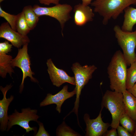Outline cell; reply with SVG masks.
Masks as SVG:
<instances>
[{
  "label": "cell",
  "mask_w": 136,
  "mask_h": 136,
  "mask_svg": "<svg viewBox=\"0 0 136 136\" xmlns=\"http://www.w3.org/2000/svg\"><path fill=\"white\" fill-rule=\"evenodd\" d=\"M125 113L133 120H136V97L126 90L122 93Z\"/></svg>",
  "instance_id": "cell-15"
},
{
  "label": "cell",
  "mask_w": 136,
  "mask_h": 136,
  "mask_svg": "<svg viewBox=\"0 0 136 136\" xmlns=\"http://www.w3.org/2000/svg\"><path fill=\"white\" fill-rule=\"evenodd\" d=\"M41 4L49 5L53 4L56 5L58 4L60 0H38Z\"/></svg>",
  "instance_id": "cell-27"
},
{
  "label": "cell",
  "mask_w": 136,
  "mask_h": 136,
  "mask_svg": "<svg viewBox=\"0 0 136 136\" xmlns=\"http://www.w3.org/2000/svg\"><path fill=\"white\" fill-rule=\"evenodd\" d=\"M127 90L136 97V82L131 88Z\"/></svg>",
  "instance_id": "cell-29"
},
{
  "label": "cell",
  "mask_w": 136,
  "mask_h": 136,
  "mask_svg": "<svg viewBox=\"0 0 136 136\" xmlns=\"http://www.w3.org/2000/svg\"><path fill=\"white\" fill-rule=\"evenodd\" d=\"M111 113L112 121L110 126L117 128L119 125L121 115L125 113L122 93L114 91L107 90L103 96L101 104Z\"/></svg>",
  "instance_id": "cell-4"
},
{
  "label": "cell",
  "mask_w": 136,
  "mask_h": 136,
  "mask_svg": "<svg viewBox=\"0 0 136 136\" xmlns=\"http://www.w3.org/2000/svg\"><path fill=\"white\" fill-rule=\"evenodd\" d=\"M56 135L57 136H81L79 133L67 125L64 121L57 127L56 130Z\"/></svg>",
  "instance_id": "cell-22"
},
{
  "label": "cell",
  "mask_w": 136,
  "mask_h": 136,
  "mask_svg": "<svg viewBox=\"0 0 136 136\" xmlns=\"http://www.w3.org/2000/svg\"><path fill=\"white\" fill-rule=\"evenodd\" d=\"M68 86L65 85L58 93L54 95L50 93L47 94L45 98L40 103V107H42L53 104L56 105V109L60 113L61 106L64 101L76 94V90L75 88L71 92L68 90Z\"/></svg>",
  "instance_id": "cell-12"
},
{
  "label": "cell",
  "mask_w": 136,
  "mask_h": 136,
  "mask_svg": "<svg viewBox=\"0 0 136 136\" xmlns=\"http://www.w3.org/2000/svg\"><path fill=\"white\" fill-rule=\"evenodd\" d=\"M12 45L9 43L8 41L0 43V53H7L11 50Z\"/></svg>",
  "instance_id": "cell-24"
},
{
  "label": "cell",
  "mask_w": 136,
  "mask_h": 136,
  "mask_svg": "<svg viewBox=\"0 0 136 136\" xmlns=\"http://www.w3.org/2000/svg\"><path fill=\"white\" fill-rule=\"evenodd\" d=\"M116 128H112V129L107 131L104 134L103 136H117L118 135L116 131Z\"/></svg>",
  "instance_id": "cell-28"
},
{
  "label": "cell",
  "mask_w": 136,
  "mask_h": 136,
  "mask_svg": "<svg viewBox=\"0 0 136 136\" xmlns=\"http://www.w3.org/2000/svg\"><path fill=\"white\" fill-rule=\"evenodd\" d=\"M136 82V61L132 63L127 69L126 81V88H131Z\"/></svg>",
  "instance_id": "cell-21"
},
{
  "label": "cell",
  "mask_w": 136,
  "mask_h": 136,
  "mask_svg": "<svg viewBox=\"0 0 136 136\" xmlns=\"http://www.w3.org/2000/svg\"><path fill=\"white\" fill-rule=\"evenodd\" d=\"M11 84L7 85L5 87L1 86L0 89L3 95V98L0 100V129L2 131L7 130L8 122V111L10 103L14 98V96L11 95L9 98H7L6 94L8 91L12 87Z\"/></svg>",
  "instance_id": "cell-13"
},
{
  "label": "cell",
  "mask_w": 136,
  "mask_h": 136,
  "mask_svg": "<svg viewBox=\"0 0 136 136\" xmlns=\"http://www.w3.org/2000/svg\"><path fill=\"white\" fill-rule=\"evenodd\" d=\"M46 64L47 71L54 85L59 87L65 83L75 85L74 77L69 76L64 70L57 67L51 58L47 60Z\"/></svg>",
  "instance_id": "cell-10"
},
{
  "label": "cell",
  "mask_w": 136,
  "mask_h": 136,
  "mask_svg": "<svg viewBox=\"0 0 136 136\" xmlns=\"http://www.w3.org/2000/svg\"><path fill=\"white\" fill-rule=\"evenodd\" d=\"M33 8L34 11L39 17L47 16L56 19L60 24L62 32L65 24L71 18L70 13L73 8L70 5L59 4L52 7H44L35 5Z\"/></svg>",
  "instance_id": "cell-6"
},
{
  "label": "cell",
  "mask_w": 136,
  "mask_h": 136,
  "mask_svg": "<svg viewBox=\"0 0 136 136\" xmlns=\"http://www.w3.org/2000/svg\"><path fill=\"white\" fill-rule=\"evenodd\" d=\"M22 11L28 26L31 30L33 29L39 20V17L34 11L33 7L30 5L25 6Z\"/></svg>",
  "instance_id": "cell-18"
},
{
  "label": "cell",
  "mask_w": 136,
  "mask_h": 136,
  "mask_svg": "<svg viewBox=\"0 0 136 136\" xmlns=\"http://www.w3.org/2000/svg\"><path fill=\"white\" fill-rule=\"evenodd\" d=\"M4 0H0V3H1Z\"/></svg>",
  "instance_id": "cell-32"
},
{
  "label": "cell",
  "mask_w": 136,
  "mask_h": 136,
  "mask_svg": "<svg viewBox=\"0 0 136 136\" xmlns=\"http://www.w3.org/2000/svg\"><path fill=\"white\" fill-rule=\"evenodd\" d=\"M101 109L98 116L95 119H91L88 114L86 113L84 119L86 124V136H101L107 131L110 124L104 122L101 117Z\"/></svg>",
  "instance_id": "cell-9"
},
{
  "label": "cell",
  "mask_w": 136,
  "mask_h": 136,
  "mask_svg": "<svg viewBox=\"0 0 136 136\" xmlns=\"http://www.w3.org/2000/svg\"><path fill=\"white\" fill-rule=\"evenodd\" d=\"M71 69L74 73L75 80L76 98L73 109L67 116L74 112L76 115L77 121H79L78 109L81 91L89 80L92 78V74L97 67L94 65H85L82 66L79 62H76L72 64Z\"/></svg>",
  "instance_id": "cell-3"
},
{
  "label": "cell",
  "mask_w": 136,
  "mask_h": 136,
  "mask_svg": "<svg viewBox=\"0 0 136 136\" xmlns=\"http://www.w3.org/2000/svg\"><path fill=\"white\" fill-rule=\"evenodd\" d=\"M135 59H136V54H135Z\"/></svg>",
  "instance_id": "cell-33"
},
{
  "label": "cell",
  "mask_w": 136,
  "mask_h": 136,
  "mask_svg": "<svg viewBox=\"0 0 136 136\" xmlns=\"http://www.w3.org/2000/svg\"><path fill=\"white\" fill-rule=\"evenodd\" d=\"M82 4L85 6H88L91 4L92 0H81Z\"/></svg>",
  "instance_id": "cell-30"
},
{
  "label": "cell",
  "mask_w": 136,
  "mask_h": 136,
  "mask_svg": "<svg viewBox=\"0 0 136 136\" xmlns=\"http://www.w3.org/2000/svg\"><path fill=\"white\" fill-rule=\"evenodd\" d=\"M120 123L132 135L134 133L135 128V121L131 118L125 113L121 116Z\"/></svg>",
  "instance_id": "cell-20"
},
{
  "label": "cell",
  "mask_w": 136,
  "mask_h": 136,
  "mask_svg": "<svg viewBox=\"0 0 136 136\" xmlns=\"http://www.w3.org/2000/svg\"><path fill=\"white\" fill-rule=\"evenodd\" d=\"M127 65L123 53L120 50L116 51L107 67L110 87L112 91L122 93L126 90Z\"/></svg>",
  "instance_id": "cell-1"
},
{
  "label": "cell",
  "mask_w": 136,
  "mask_h": 136,
  "mask_svg": "<svg viewBox=\"0 0 136 136\" xmlns=\"http://www.w3.org/2000/svg\"><path fill=\"white\" fill-rule=\"evenodd\" d=\"M39 126V128L37 132L35 135V136H49V133L46 131L44 128L43 124L38 121L37 122Z\"/></svg>",
  "instance_id": "cell-25"
},
{
  "label": "cell",
  "mask_w": 136,
  "mask_h": 136,
  "mask_svg": "<svg viewBox=\"0 0 136 136\" xmlns=\"http://www.w3.org/2000/svg\"><path fill=\"white\" fill-rule=\"evenodd\" d=\"M0 38L7 40L18 48L30 42L27 36H23L14 30L7 22L2 23L0 26Z\"/></svg>",
  "instance_id": "cell-11"
},
{
  "label": "cell",
  "mask_w": 136,
  "mask_h": 136,
  "mask_svg": "<svg viewBox=\"0 0 136 136\" xmlns=\"http://www.w3.org/2000/svg\"><path fill=\"white\" fill-rule=\"evenodd\" d=\"M135 121V132L133 135V136H136V120Z\"/></svg>",
  "instance_id": "cell-31"
},
{
  "label": "cell",
  "mask_w": 136,
  "mask_h": 136,
  "mask_svg": "<svg viewBox=\"0 0 136 136\" xmlns=\"http://www.w3.org/2000/svg\"><path fill=\"white\" fill-rule=\"evenodd\" d=\"M16 27L17 32L23 36H27L31 30L27 24L22 11L17 15Z\"/></svg>",
  "instance_id": "cell-19"
},
{
  "label": "cell",
  "mask_w": 136,
  "mask_h": 136,
  "mask_svg": "<svg viewBox=\"0 0 136 136\" xmlns=\"http://www.w3.org/2000/svg\"><path fill=\"white\" fill-rule=\"evenodd\" d=\"M74 21L77 25L81 26L93 21L94 14L92 8L88 6L79 3L74 7Z\"/></svg>",
  "instance_id": "cell-14"
},
{
  "label": "cell",
  "mask_w": 136,
  "mask_h": 136,
  "mask_svg": "<svg viewBox=\"0 0 136 136\" xmlns=\"http://www.w3.org/2000/svg\"><path fill=\"white\" fill-rule=\"evenodd\" d=\"M12 60L11 56L0 53V75L3 78L6 77L7 73L11 76L12 73L14 72L11 64Z\"/></svg>",
  "instance_id": "cell-17"
},
{
  "label": "cell",
  "mask_w": 136,
  "mask_h": 136,
  "mask_svg": "<svg viewBox=\"0 0 136 136\" xmlns=\"http://www.w3.org/2000/svg\"><path fill=\"white\" fill-rule=\"evenodd\" d=\"M118 135L119 136H131L132 135L125 128L119 125L117 128Z\"/></svg>",
  "instance_id": "cell-26"
},
{
  "label": "cell",
  "mask_w": 136,
  "mask_h": 136,
  "mask_svg": "<svg viewBox=\"0 0 136 136\" xmlns=\"http://www.w3.org/2000/svg\"><path fill=\"white\" fill-rule=\"evenodd\" d=\"M0 16L4 18L7 20L13 29L16 31V24L17 15H12L2 10L0 6Z\"/></svg>",
  "instance_id": "cell-23"
},
{
  "label": "cell",
  "mask_w": 136,
  "mask_h": 136,
  "mask_svg": "<svg viewBox=\"0 0 136 136\" xmlns=\"http://www.w3.org/2000/svg\"><path fill=\"white\" fill-rule=\"evenodd\" d=\"M37 110L32 109L29 108L22 109L20 113L15 109L14 113L8 115L7 131H9L13 126L18 125L25 129L26 132L33 130L36 133L37 127H30L29 123L31 121H38L39 116L37 114Z\"/></svg>",
  "instance_id": "cell-7"
},
{
  "label": "cell",
  "mask_w": 136,
  "mask_h": 136,
  "mask_svg": "<svg viewBox=\"0 0 136 136\" xmlns=\"http://www.w3.org/2000/svg\"><path fill=\"white\" fill-rule=\"evenodd\" d=\"M113 30L119 45L123 51L127 65L136 61L135 52L136 46V30L134 31L123 30L118 25H115Z\"/></svg>",
  "instance_id": "cell-5"
},
{
  "label": "cell",
  "mask_w": 136,
  "mask_h": 136,
  "mask_svg": "<svg viewBox=\"0 0 136 136\" xmlns=\"http://www.w3.org/2000/svg\"><path fill=\"white\" fill-rule=\"evenodd\" d=\"M91 5L94 12L103 17V23L106 25L111 18L117 19L127 7L136 5V0H95Z\"/></svg>",
  "instance_id": "cell-2"
},
{
  "label": "cell",
  "mask_w": 136,
  "mask_h": 136,
  "mask_svg": "<svg viewBox=\"0 0 136 136\" xmlns=\"http://www.w3.org/2000/svg\"><path fill=\"white\" fill-rule=\"evenodd\" d=\"M28 43L24 45L22 48L18 49L16 57L12 59L11 64L13 67L15 66L20 69L23 73L22 81L19 87V92L21 93L24 88V79L27 77L30 78L31 80L35 83L38 82V80L32 76L34 75L31 69L29 55L28 53Z\"/></svg>",
  "instance_id": "cell-8"
},
{
  "label": "cell",
  "mask_w": 136,
  "mask_h": 136,
  "mask_svg": "<svg viewBox=\"0 0 136 136\" xmlns=\"http://www.w3.org/2000/svg\"><path fill=\"white\" fill-rule=\"evenodd\" d=\"M124 20L121 27L124 31L131 32L136 24V8L128 6L124 10Z\"/></svg>",
  "instance_id": "cell-16"
}]
</instances>
